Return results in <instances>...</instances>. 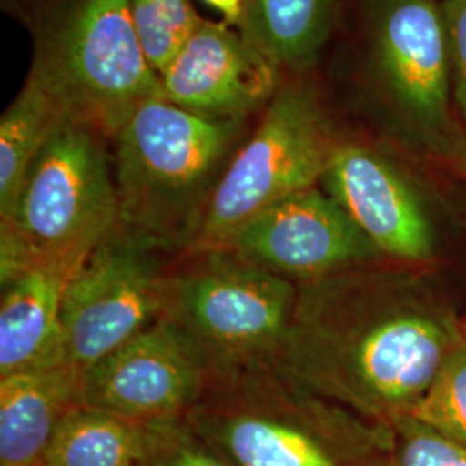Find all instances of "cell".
<instances>
[{
  "label": "cell",
  "mask_w": 466,
  "mask_h": 466,
  "mask_svg": "<svg viewBox=\"0 0 466 466\" xmlns=\"http://www.w3.org/2000/svg\"><path fill=\"white\" fill-rule=\"evenodd\" d=\"M452 161H454L456 169H458L463 177H466V144H461L458 149L454 150Z\"/></svg>",
  "instance_id": "obj_25"
},
{
  "label": "cell",
  "mask_w": 466,
  "mask_h": 466,
  "mask_svg": "<svg viewBox=\"0 0 466 466\" xmlns=\"http://www.w3.org/2000/svg\"><path fill=\"white\" fill-rule=\"evenodd\" d=\"M337 146L309 88L277 92L256 132L233 154L187 250L221 248L273 204L315 187Z\"/></svg>",
  "instance_id": "obj_7"
},
{
  "label": "cell",
  "mask_w": 466,
  "mask_h": 466,
  "mask_svg": "<svg viewBox=\"0 0 466 466\" xmlns=\"http://www.w3.org/2000/svg\"><path fill=\"white\" fill-rule=\"evenodd\" d=\"M389 466H466V446L415 418L390 427Z\"/></svg>",
  "instance_id": "obj_22"
},
{
  "label": "cell",
  "mask_w": 466,
  "mask_h": 466,
  "mask_svg": "<svg viewBox=\"0 0 466 466\" xmlns=\"http://www.w3.org/2000/svg\"><path fill=\"white\" fill-rule=\"evenodd\" d=\"M187 421L237 466H389L390 429L283 370L211 379Z\"/></svg>",
  "instance_id": "obj_2"
},
{
  "label": "cell",
  "mask_w": 466,
  "mask_h": 466,
  "mask_svg": "<svg viewBox=\"0 0 466 466\" xmlns=\"http://www.w3.org/2000/svg\"><path fill=\"white\" fill-rule=\"evenodd\" d=\"M408 417L466 446V339L451 352Z\"/></svg>",
  "instance_id": "obj_20"
},
{
  "label": "cell",
  "mask_w": 466,
  "mask_h": 466,
  "mask_svg": "<svg viewBox=\"0 0 466 466\" xmlns=\"http://www.w3.org/2000/svg\"><path fill=\"white\" fill-rule=\"evenodd\" d=\"M298 289L283 371L387 429L465 342L450 308L410 271L375 263Z\"/></svg>",
  "instance_id": "obj_1"
},
{
  "label": "cell",
  "mask_w": 466,
  "mask_h": 466,
  "mask_svg": "<svg viewBox=\"0 0 466 466\" xmlns=\"http://www.w3.org/2000/svg\"><path fill=\"white\" fill-rule=\"evenodd\" d=\"M65 119L57 100L30 75L0 119V218L13 213L26 171Z\"/></svg>",
  "instance_id": "obj_17"
},
{
  "label": "cell",
  "mask_w": 466,
  "mask_h": 466,
  "mask_svg": "<svg viewBox=\"0 0 466 466\" xmlns=\"http://www.w3.org/2000/svg\"><path fill=\"white\" fill-rule=\"evenodd\" d=\"M32 75L67 119L116 137L161 76L142 49L128 0H78L46 42Z\"/></svg>",
  "instance_id": "obj_5"
},
{
  "label": "cell",
  "mask_w": 466,
  "mask_h": 466,
  "mask_svg": "<svg viewBox=\"0 0 466 466\" xmlns=\"http://www.w3.org/2000/svg\"><path fill=\"white\" fill-rule=\"evenodd\" d=\"M80 377L63 363L0 379V466H44L59 425L82 404Z\"/></svg>",
  "instance_id": "obj_15"
},
{
  "label": "cell",
  "mask_w": 466,
  "mask_h": 466,
  "mask_svg": "<svg viewBox=\"0 0 466 466\" xmlns=\"http://www.w3.org/2000/svg\"><path fill=\"white\" fill-rule=\"evenodd\" d=\"M204 4H208L209 7L217 9L218 13H221L227 17V21H238L246 13V2L248 0H202Z\"/></svg>",
  "instance_id": "obj_24"
},
{
  "label": "cell",
  "mask_w": 466,
  "mask_h": 466,
  "mask_svg": "<svg viewBox=\"0 0 466 466\" xmlns=\"http://www.w3.org/2000/svg\"><path fill=\"white\" fill-rule=\"evenodd\" d=\"M175 258L116 225L67 280L65 363L82 375L165 317Z\"/></svg>",
  "instance_id": "obj_8"
},
{
  "label": "cell",
  "mask_w": 466,
  "mask_h": 466,
  "mask_svg": "<svg viewBox=\"0 0 466 466\" xmlns=\"http://www.w3.org/2000/svg\"><path fill=\"white\" fill-rule=\"evenodd\" d=\"M128 4L142 49L161 76L202 21L190 0H128Z\"/></svg>",
  "instance_id": "obj_19"
},
{
  "label": "cell",
  "mask_w": 466,
  "mask_h": 466,
  "mask_svg": "<svg viewBox=\"0 0 466 466\" xmlns=\"http://www.w3.org/2000/svg\"><path fill=\"white\" fill-rule=\"evenodd\" d=\"M246 117L200 116L147 100L116 134L117 225L173 256L190 248Z\"/></svg>",
  "instance_id": "obj_3"
},
{
  "label": "cell",
  "mask_w": 466,
  "mask_h": 466,
  "mask_svg": "<svg viewBox=\"0 0 466 466\" xmlns=\"http://www.w3.org/2000/svg\"><path fill=\"white\" fill-rule=\"evenodd\" d=\"M221 248L296 285L383 259L339 202L317 187L273 204Z\"/></svg>",
  "instance_id": "obj_10"
},
{
  "label": "cell",
  "mask_w": 466,
  "mask_h": 466,
  "mask_svg": "<svg viewBox=\"0 0 466 466\" xmlns=\"http://www.w3.org/2000/svg\"><path fill=\"white\" fill-rule=\"evenodd\" d=\"M335 0H248V38L275 66H308L332 28Z\"/></svg>",
  "instance_id": "obj_16"
},
{
  "label": "cell",
  "mask_w": 466,
  "mask_h": 466,
  "mask_svg": "<svg viewBox=\"0 0 466 466\" xmlns=\"http://www.w3.org/2000/svg\"><path fill=\"white\" fill-rule=\"evenodd\" d=\"M146 425L75 406L50 442L44 466H137Z\"/></svg>",
  "instance_id": "obj_18"
},
{
  "label": "cell",
  "mask_w": 466,
  "mask_h": 466,
  "mask_svg": "<svg viewBox=\"0 0 466 466\" xmlns=\"http://www.w3.org/2000/svg\"><path fill=\"white\" fill-rule=\"evenodd\" d=\"M208 382L209 371L194 342L163 317L86 368L80 394L85 406L157 425L187 420Z\"/></svg>",
  "instance_id": "obj_9"
},
{
  "label": "cell",
  "mask_w": 466,
  "mask_h": 466,
  "mask_svg": "<svg viewBox=\"0 0 466 466\" xmlns=\"http://www.w3.org/2000/svg\"><path fill=\"white\" fill-rule=\"evenodd\" d=\"M137 466H237L187 420L146 425Z\"/></svg>",
  "instance_id": "obj_21"
},
{
  "label": "cell",
  "mask_w": 466,
  "mask_h": 466,
  "mask_svg": "<svg viewBox=\"0 0 466 466\" xmlns=\"http://www.w3.org/2000/svg\"><path fill=\"white\" fill-rule=\"evenodd\" d=\"M298 285L228 248L173 259L165 317L199 350L211 379L282 370Z\"/></svg>",
  "instance_id": "obj_4"
},
{
  "label": "cell",
  "mask_w": 466,
  "mask_h": 466,
  "mask_svg": "<svg viewBox=\"0 0 466 466\" xmlns=\"http://www.w3.org/2000/svg\"><path fill=\"white\" fill-rule=\"evenodd\" d=\"M321 184L383 258H431L432 230L421 202L379 152L358 144H339Z\"/></svg>",
  "instance_id": "obj_12"
},
{
  "label": "cell",
  "mask_w": 466,
  "mask_h": 466,
  "mask_svg": "<svg viewBox=\"0 0 466 466\" xmlns=\"http://www.w3.org/2000/svg\"><path fill=\"white\" fill-rule=\"evenodd\" d=\"M76 269L36 265L2 287L0 379L65 363L63 298Z\"/></svg>",
  "instance_id": "obj_14"
},
{
  "label": "cell",
  "mask_w": 466,
  "mask_h": 466,
  "mask_svg": "<svg viewBox=\"0 0 466 466\" xmlns=\"http://www.w3.org/2000/svg\"><path fill=\"white\" fill-rule=\"evenodd\" d=\"M102 137L65 119L26 171L13 213L0 218L36 265L76 269L116 228V180Z\"/></svg>",
  "instance_id": "obj_6"
},
{
  "label": "cell",
  "mask_w": 466,
  "mask_h": 466,
  "mask_svg": "<svg viewBox=\"0 0 466 466\" xmlns=\"http://www.w3.org/2000/svg\"><path fill=\"white\" fill-rule=\"evenodd\" d=\"M163 99L200 116L246 117L275 90V63L248 36L200 23L161 75Z\"/></svg>",
  "instance_id": "obj_11"
},
{
  "label": "cell",
  "mask_w": 466,
  "mask_h": 466,
  "mask_svg": "<svg viewBox=\"0 0 466 466\" xmlns=\"http://www.w3.org/2000/svg\"><path fill=\"white\" fill-rule=\"evenodd\" d=\"M463 333H465V339H466V325L463 327Z\"/></svg>",
  "instance_id": "obj_26"
},
{
  "label": "cell",
  "mask_w": 466,
  "mask_h": 466,
  "mask_svg": "<svg viewBox=\"0 0 466 466\" xmlns=\"http://www.w3.org/2000/svg\"><path fill=\"white\" fill-rule=\"evenodd\" d=\"M375 50L385 84L411 116L423 123L446 116L452 75L437 0H383L375 21Z\"/></svg>",
  "instance_id": "obj_13"
},
{
  "label": "cell",
  "mask_w": 466,
  "mask_h": 466,
  "mask_svg": "<svg viewBox=\"0 0 466 466\" xmlns=\"http://www.w3.org/2000/svg\"><path fill=\"white\" fill-rule=\"evenodd\" d=\"M441 7L450 47L452 94L466 119V0H444Z\"/></svg>",
  "instance_id": "obj_23"
}]
</instances>
